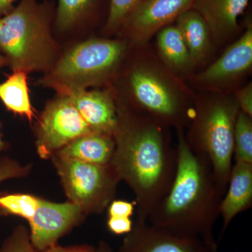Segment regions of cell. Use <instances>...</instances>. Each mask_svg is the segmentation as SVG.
<instances>
[{
    "label": "cell",
    "instance_id": "obj_1",
    "mask_svg": "<svg viewBox=\"0 0 252 252\" xmlns=\"http://www.w3.org/2000/svg\"><path fill=\"white\" fill-rule=\"evenodd\" d=\"M118 115L111 165L135 193L137 220L147 221L173 182L177 145H172L169 127L153 119L130 110H118Z\"/></svg>",
    "mask_w": 252,
    "mask_h": 252
},
{
    "label": "cell",
    "instance_id": "obj_2",
    "mask_svg": "<svg viewBox=\"0 0 252 252\" xmlns=\"http://www.w3.org/2000/svg\"><path fill=\"white\" fill-rule=\"evenodd\" d=\"M177 170L168 193L147 221L175 234L200 239L214 250L213 229L223 195L208 159L193 152L184 128L177 129Z\"/></svg>",
    "mask_w": 252,
    "mask_h": 252
},
{
    "label": "cell",
    "instance_id": "obj_3",
    "mask_svg": "<svg viewBox=\"0 0 252 252\" xmlns=\"http://www.w3.org/2000/svg\"><path fill=\"white\" fill-rule=\"evenodd\" d=\"M239 112L234 96H208L195 105L188 133L185 134L190 149L208 159L223 195L233 164L235 125Z\"/></svg>",
    "mask_w": 252,
    "mask_h": 252
},
{
    "label": "cell",
    "instance_id": "obj_4",
    "mask_svg": "<svg viewBox=\"0 0 252 252\" xmlns=\"http://www.w3.org/2000/svg\"><path fill=\"white\" fill-rule=\"evenodd\" d=\"M0 49L14 72L44 70L54 59L45 9L37 0H21L0 18Z\"/></svg>",
    "mask_w": 252,
    "mask_h": 252
},
{
    "label": "cell",
    "instance_id": "obj_5",
    "mask_svg": "<svg viewBox=\"0 0 252 252\" xmlns=\"http://www.w3.org/2000/svg\"><path fill=\"white\" fill-rule=\"evenodd\" d=\"M127 50L125 41L89 39L74 46L60 60L43 84L63 94L86 90L115 72Z\"/></svg>",
    "mask_w": 252,
    "mask_h": 252
},
{
    "label": "cell",
    "instance_id": "obj_6",
    "mask_svg": "<svg viewBox=\"0 0 252 252\" xmlns=\"http://www.w3.org/2000/svg\"><path fill=\"white\" fill-rule=\"evenodd\" d=\"M133 110L167 127L184 128L192 114L188 101L166 72L153 63L137 64L129 76Z\"/></svg>",
    "mask_w": 252,
    "mask_h": 252
},
{
    "label": "cell",
    "instance_id": "obj_7",
    "mask_svg": "<svg viewBox=\"0 0 252 252\" xmlns=\"http://www.w3.org/2000/svg\"><path fill=\"white\" fill-rule=\"evenodd\" d=\"M63 187L71 203L84 213H100L115 195L120 179L112 165H98L54 157Z\"/></svg>",
    "mask_w": 252,
    "mask_h": 252
},
{
    "label": "cell",
    "instance_id": "obj_8",
    "mask_svg": "<svg viewBox=\"0 0 252 252\" xmlns=\"http://www.w3.org/2000/svg\"><path fill=\"white\" fill-rule=\"evenodd\" d=\"M92 130L66 95L48 104L38 129V152L49 157L77 137Z\"/></svg>",
    "mask_w": 252,
    "mask_h": 252
},
{
    "label": "cell",
    "instance_id": "obj_9",
    "mask_svg": "<svg viewBox=\"0 0 252 252\" xmlns=\"http://www.w3.org/2000/svg\"><path fill=\"white\" fill-rule=\"evenodd\" d=\"M194 0H143L123 23L131 40L143 45L190 9Z\"/></svg>",
    "mask_w": 252,
    "mask_h": 252
},
{
    "label": "cell",
    "instance_id": "obj_10",
    "mask_svg": "<svg viewBox=\"0 0 252 252\" xmlns=\"http://www.w3.org/2000/svg\"><path fill=\"white\" fill-rule=\"evenodd\" d=\"M84 213L82 209L71 203H50L40 199L32 218L30 238L36 251L41 252L56 245L60 238L79 223Z\"/></svg>",
    "mask_w": 252,
    "mask_h": 252
},
{
    "label": "cell",
    "instance_id": "obj_11",
    "mask_svg": "<svg viewBox=\"0 0 252 252\" xmlns=\"http://www.w3.org/2000/svg\"><path fill=\"white\" fill-rule=\"evenodd\" d=\"M119 252H217L200 239L175 234L136 220Z\"/></svg>",
    "mask_w": 252,
    "mask_h": 252
},
{
    "label": "cell",
    "instance_id": "obj_12",
    "mask_svg": "<svg viewBox=\"0 0 252 252\" xmlns=\"http://www.w3.org/2000/svg\"><path fill=\"white\" fill-rule=\"evenodd\" d=\"M252 65V26L248 23L243 35L223 54L196 77L206 87H221L243 77Z\"/></svg>",
    "mask_w": 252,
    "mask_h": 252
},
{
    "label": "cell",
    "instance_id": "obj_13",
    "mask_svg": "<svg viewBox=\"0 0 252 252\" xmlns=\"http://www.w3.org/2000/svg\"><path fill=\"white\" fill-rule=\"evenodd\" d=\"M67 96L92 132L114 136L117 131L119 115L112 97L101 91H72Z\"/></svg>",
    "mask_w": 252,
    "mask_h": 252
},
{
    "label": "cell",
    "instance_id": "obj_14",
    "mask_svg": "<svg viewBox=\"0 0 252 252\" xmlns=\"http://www.w3.org/2000/svg\"><path fill=\"white\" fill-rule=\"evenodd\" d=\"M250 0H194L191 9L200 14L208 26L212 40L223 42L239 29L238 18Z\"/></svg>",
    "mask_w": 252,
    "mask_h": 252
},
{
    "label": "cell",
    "instance_id": "obj_15",
    "mask_svg": "<svg viewBox=\"0 0 252 252\" xmlns=\"http://www.w3.org/2000/svg\"><path fill=\"white\" fill-rule=\"evenodd\" d=\"M252 204V163L235 162L220 204L223 233L237 215L251 208Z\"/></svg>",
    "mask_w": 252,
    "mask_h": 252
},
{
    "label": "cell",
    "instance_id": "obj_16",
    "mask_svg": "<svg viewBox=\"0 0 252 252\" xmlns=\"http://www.w3.org/2000/svg\"><path fill=\"white\" fill-rule=\"evenodd\" d=\"M114 136L90 132L59 150L57 157L98 165H110L115 151Z\"/></svg>",
    "mask_w": 252,
    "mask_h": 252
},
{
    "label": "cell",
    "instance_id": "obj_17",
    "mask_svg": "<svg viewBox=\"0 0 252 252\" xmlns=\"http://www.w3.org/2000/svg\"><path fill=\"white\" fill-rule=\"evenodd\" d=\"M176 21L194 65L198 64L211 48L212 39L208 26L200 14L191 8L182 13Z\"/></svg>",
    "mask_w": 252,
    "mask_h": 252
},
{
    "label": "cell",
    "instance_id": "obj_18",
    "mask_svg": "<svg viewBox=\"0 0 252 252\" xmlns=\"http://www.w3.org/2000/svg\"><path fill=\"white\" fill-rule=\"evenodd\" d=\"M160 59L171 72H187L193 67L188 48L178 28L169 26L157 33Z\"/></svg>",
    "mask_w": 252,
    "mask_h": 252
},
{
    "label": "cell",
    "instance_id": "obj_19",
    "mask_svg": "<svg viewBox=\"0 0 252 252\" xmlns=\"http://www.w3.org/2000/svg\"><path fill=\"white\" fill-rule=\"evenodd\" d=\"M0 99L8 110L25 116L30 121L34 117L26 73L14 72L4 82L0 84Z\"/></svg>",
    "mask_w": 252,
    "mask_h": 252
},
{
    "label": "cell",
    "instance_id": "obj_20",
    "mask_svg": "<svg viewBox=\"0 0 252 252\" xmlns=\"http://www.w3.org/2000/svg\"><path fill=\"white\" fill-rule=\"evenodd\" d=\"M235 162L252 163V117L240 111L235 122Z\"/></svg>",
    "mask_w": 252,
    "mask_h": 252
},
{
    "label": "cell",
    "instance_id": "obj_21",
    "mask_svg": "<svg viewBox=\"0 0 252 252\" xmlns=\"http://www.w3.org/2000/svg\"><path fill=\"white\" fill-rule=\"evenodd\" d=\"M40 199L27 194H0V208L5 215H16L28 220L32 218Z\"/></svg>",
    "mask_w": 252,
    "mask_h": 252
},
{
    "label": "cell",
    "instance_id": "obj_22",
    "mask_svg": "<svg viewBox=\"0 0 252 252\" xmlns=\"http://www.w3.org/2000/svg\"><path fill=\"white\" fill-rule=\"evenodd\" d=\"M56 23L61 31L74 26L86 14L94 0H58Z\"/></svg>",
    "mask_w": 252,
    "mask_h": 252
},
{
    "label": "cell",
    "instance_id": "obj_23",
    "mask_svg": "<svg viewBox=\"0 0 252 252\" xmlns=\"http://www.w3.org/2000/svg\"><path fill=\"white\" fill-rule=\"evenodd\" d=\"M143 0H111L106 28L114 31L122 26L126 17Z\"/></svg>",
    "mask_w": 252,
    "mask_h": 252
},
{
    "label": "cell",
    "instance_id": "obj_24",
    "mask_svg": "<svg viewBox=\"0 0 252 252\" xmlns=\"http://www.w3.org/2000/svg\"><path fill=\"white\" fill-rule=\"evenodd\" d=\"M0 252H37L32 245L26 228L18 227L8 237L0 249Z\"/></svg>",
    "mask_w": 252,
    "mask_h": 252
},
{
    "label": "cell",
    "instance_id": "obj_25",
    "mask_svg": "<svg viewBox=\"0 0 252 252\" xmlns=\"http://www.w3.org/2000/svg\"><path fill=\"white\" fill-rule=\"evenodd\" d=\"M28 170L7 158L0 159V183L10 179L22 177L27 173Z\"/></svg>",
    "mask_w": 252,
    "mask_h": 252
},
{
    "label": "cell",
    "instance_id": "obj_26",
    "mask_svg": "<svg viewBox=\"0 0 252 252\" xmlns=\"http://www.w3.org/2000/svg\"><path fill=\"white\" fill-rule=\"evenodd\" d=\"M234 96L240 111L252 117V84L250 83L236 91Z\"/></svg>",
    "mask_w": 252,
    "mask_h": 252
},
{
    "label": "cell",
    "instance_id": "obj_27",
    "mask_svg": "<svg viewBox=\"0 0 252 252\" xmlns=\"http://www.w3.org/2000/svg\"><path fill=\"white\" fill-rule=\"evenodd\" d=\"M135 203L125 200H112L108 206L109 217L130 218L133 215Z\"/></svg>",
    "mask_w": 252,
    "mask_h": 252
},
{
    "label": "cell",
    "instance_id": "obj_28",
    "mask_svg": "<svg viewBox=\"0 0 252 252\" xmlns=\"http://www.w3.org/2000/svg\"><path fill=\"white\" fill-rule=\"evenodd\" d=\"M133 224L130 218L109 217L107 220L109 230L115 235L128 234L132 230Z\"/></svg>",
    "mask_w": 252,
    "mask_h": 252
},
{
    "label": "cell",
    "instance_id": "obj_29",
    "mask_svg": "<svg viewBox=\"0 0 252 252\" xmlns=\"http://www.w3.org/2000/svg\"><path fill=\"white\" fill-rule=\"evenodd\" d=\"M39 252H96V249L93 247L84 246L70 247V248H63V247L54 245L51 248L46 249L44 251Z\"/></svg>",
    "mask_w": 252,
    "mask_h": 252
},
{
    "label": "cell",
    "instance_id": "obj_30",
    "mask_svg": "<svg viewBox=\"0 0 252 252\" xmlns=\"http://www.w3.org/2000/svg\"><path fill=\"white\" fill-rule=\"evenodd\" d=\"M16 1V0H0V18L11 11L13 4Z\"/></svg>",
    "mask_w": 252,
    "mask_h": 252
},
{
    "label": "cell",
    "instance_id": "obj_31",
    "mask_svg": "<svg viewBox=\"0 0 252 252\" xmlns=\"http://www.w3.org/2000/svg\"><path fill=\"white\" fill-rule=\"evenodd\" d=\"M96 252H114L112 248L109 247L108 244L104 243V242H101L99 243L98 248L96 249Z\"/></svg>",
    "mask_w": 252,
    "mask_h": 252
},
{
    "label": "cell",
    "instance_id": "obj_32",
    "mask_svg": "<svg viewBox=\"0 0 252 252\" xmlns=\"http://www.w3.org/2000/svg\"><path fill=\"white\" fill-rule=\"evenodd\" d=\"M5 61H6V60L4 59V57L0 55V67H2L3 65L5 64Z\"/></svg>",
    "mask_w": 252,
    "mask_h": 252
},
{
    "label": "cell",
    "instance_id": "obj_33",
    "mask_svg": "<svg viewBox=\"0 0 252 252\" xmlns=\"http://www.w3.org/2000/svg\"><path fill=\"white\" fill-rule=\"evenodd\" d=\"M5 147V144L4 142H3L2 140H1V133H0V151L2 150V149H4Z\"/></svg>",
    "mask_w": 252,
    "mask_h": 252
},
{
    "label": "cell",
    "instance_id": "obj_34",
    "mask_svg": "<svg viewBox=\"0 0 252 252\" xmlns=\"http://www.w3.org/2000/svg\"><path fill=\"white\" fill-rule=\"evenodd\" d=\"M4 215H5L4 211H3V210H1V208H0V217L4 216Z\"/></svg>",
    "mask_w": 252,
    "mask_h": 252
}]
</instances>
